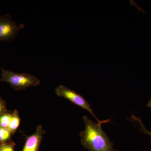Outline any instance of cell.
Here are the masks:
<instances>
[{
	"label": "cell",
	"mask_w": 151,
	"mask_h": 151,
	"mask_svg": "<svg viewBox=\"0 0 151 151\" xmlns=\"http://www.w3.org/2000/svg\"><path fill=\"white\" fill-rule=\"evenodd\" d=\"M24 24H17L12 19L9 14L0 16V40L4 42L13 40L18 33L23 29Z\"/></svg>",
	"instance_id": "cell-4"
},
{
	"label": "cell",
	"mask_w": 151,
	"mask_h": 151,
	"mask_svg": "<svg viewBox=\"0 0 151 151\" xmlns=\"http://www.w3.org/2000/svg\"><path fill=\"white\" fill-rule=\"evenodd\" d=\"M131 119H132V120H133V121H135V122H137V123H138V124H139L141 132H143L144 134H146L148 135L149 136H150L151 138V132L146 129V127L144 126V124H143L140 118H138V117H137L136 116L132 115V116H131Z\"/></svg>",
	"instance_id": "cell-10"
},
{
	"label": "cell",
	"mask_w": 151,
	"mask_h": 151,
	"mask_svg": "<svg viewBox=\"0 0 151 151\" xmlns=\"http://www.w3.org/2000/svg\"><path fill=\"white\" fill-rule=\"evenodd\" d=\"M147 106L148 108H151V99L149 100L148 103L147 104Z\"/></svg>",
	"instance_id": "cell-12"
},
{
	"label": "cell",
	"mask_w": 151,
	"mask_h": 151,
	"mask_svg": "<svg viewBox=\"0 0 151 151\" xmlns=\"http://www.w3.org/2000/svg\"><path fill=\"white\" fill-rule=\"evenodd\" d=\"M12 118V113L8 112L4 113L0 116V127L3 128H8Z\"/></svg>",
	"instance_id": "cell-8"
},
{
	"label": "cell",
	"mask_w": 151,
	"mask_h": 151,
	"mask_svg": "<svg viewBox=\"0 0 151 151\" xmlns=\"http://www.w3.org/2000/svg\"><path fill=\"white\" fill-rule=\"evenodd\" d=\"M55 92L57 95L59 97H63L69 100L73 104L77 105L84 110L88 111L92 116L94 117L98 122H102L103 121H100L94 115L91 105L84 98L74 90L60 85L56 87Z\"/></svg>",
	"instance_id": "cell-3"
},
{
	"label": "cell",
	"mask_w": 151,
	"mask_h": 151,
	"mask_svg": "<svg viewBox=\"0 0 151 151\" xmlns=\"http://www.w3.org/2000/svg\"><path fill=\"white\" fill-rule=\"evenodd\" d=\"M12 133L7 128L0 127V143L7 142L10 141Z\"/></svg>",
	"instance_id": "cell-7"
},
{
	"label": "cell",
	"mask_w": 151,
	"mask_h": 151,
	"mask_svg": "<svg viewBox=\"0 0 151 151\" xmlns=\"http://www.w3.org/2000/svg\"><path fill=\"white\" fill-rule=\"evenodd\" d=\"M7 112L6 102L0 96V116Z\"/></svg>",
	"instance_id": "cell-11"
},
{
	"label": "cell",
	"mask_w": 151,
	"mask_h": 151,
	"mask_svg": "<svg viewBox=\"0 0 151 151\" xmlns=\"http://www.w3.org/2000/svg\"><path fill=\"white\" fill-rule=\"evenodd\" d=\"M15 143L10 141L7 142L0 144V151H14Z\"/></svg>",
	"instance_id": "cell-9"
},
{
	"label": "cell",
	"mask_w": 151,
	"mask_h": 151,
	"mask_svg": "<svg viewBox=\"0 0 151 151\" xmlns=\"http://www.w3.org/2000/svg\"><path fill=\"white\" fill-rule=\"evenodd\" d=\"M0 68L2 71L1 81L9 83L14 90H24L28 87L36 86L40 84V80L32 74L15 73Z\"/></svg>",
	"instance_id": "cell-2"
},
{
	"label": "cell",
	"mask_w": 151,
	"mask_h": 151,
	"mask_svg": "<svg viewBox=\"0 0 151 151\" xmlns=\"http://www.w3.org/2000/svg\"><path fill=\"white\" fill-rule=\"evenodd\" d=\"M85 129L80 132L81 145L90 151H118L113 148L111 142L102 128V125L111 122L110 119L95 123L87 116L83 117Z\"/></svg>",
	"instance_id": "cell-1"
},
{
	"label": "cell",
	"mask_w": 151,
	"mask_h": 151,
	"mask_svg": "<svg viewBox=\"0 0 151 151\" xmlns=\"http://www.w3.org/2000/svg\"><path fill=\"white\" fill-rule=\"evenodd\" d=\"M45 133V132L42 126H37L35 133L27 137L24 147L22 151H38Z\"/></svg>",
	"instance_id": "cell-5"
},
{
	"label": "cell",
	"mask_w": 151,
	"mask_h": 151,
	"mask_svg": "<svg viewBox=\"0 0 151 151\" xmlns=\"http://www.w3.org/2000/svg\"><path fill=\"white\" fill-rule=\"evenodd\" d=\"M20 119L18 112L17 110H14L12 113V118L8 129L10 131L12 134H14L19 126Z\"/></svg>",
	"instance_id": "cell-6"
}]
</instances>
